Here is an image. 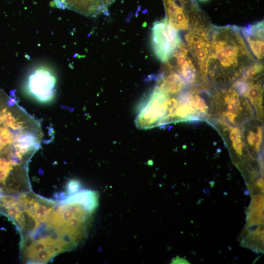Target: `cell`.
I'll use <instances>...</instances> for the list:
<instances>
[{
    "mask_svg": "<svg viewBox=\"0 0 264 264\" xmlns=\"http://www.w3.org/2000/svg\"><path fill=\"white\" fill-rule=\"evenodd\" d=\"M170 96L155 86L140 109L135 121L136 126L145 130L162 125L167 114Z\"/></svg>",
    "mask_w": 264,
    "mask_h": 264,
    "instance_id": "5b68a950",
    "label": "cell"
},
{
    "mask_svg": "<svg viewBox=\"0 0 264 264\" xmlns=\"http://www.w3.org/2000/svg\"><path fill=\"white\" fill-rule=\"evenodd\" d=\"M192 105L199 114L205 115L208 113V106L204 100L197 93L189 92Z\"/></svg>",
    "mask_w": 264,
    "mask_h": 264,
    "instance_id": "2e32d148",
    "label": "cell"
},
{
    "mask_svg": "<svg viewBox=\"0 0 264 264\" xmlns=\"http://www.w3.org/2000/svg\"><path fill=\"white\" fill-rule=\"evenodd\" d=\"M263 139V130L261 127L258 126L256 132L253 130L248 132L246 136L248 145L254 149L256 152H259Z\"/></svg>",
    "mask_w": 264,
    "mask_h": 264,
    "instance_id": "5bb4252c",
    "label": "cell"
},
{
    "mask_svg": "<svg viewBox=\"0 0 264 264\" xmlns=\"http://www.w3.org/2000/svg\"><path fill=\"white\" fill-rule=\"evenodd\" d=\"M40 147L21 145L0 153V195H16L31 191L28 164Z\"/></svg>",
    "mask_w": 264,
    "mask_h": 264,
    "instance_id": "3957f363",
    "label": "cell"
},
{
    "mask_svg": "<svg viewBox=\"0 0 264 264\" xmlns=\"http://www.w3.org/2000/svg\"><path fill=\"white\" fill-rule=\"evenodd\" d=\"M233 147L237 154L241 155L242 154V150L244 148V143L242 140V137L232 141Z\"/></svg>",
    "mask_w": 264,
    "mask_h": 264,
    "instance_id": "e0dca14e",
    "label": "cell"
},
{
    "mask_svg": "<svg viewBox=\"0 0 264 264\" xmlns=\"http://www.w3.org/2000/svg\"><path fill=\"white\" fill-rule=\"evenodd\" d=\"M241 137H242L241 132L238 128L234 127L231 129L229 138L232 142Z\"/></svg>",
    "mask_w": 264,
    "mask_h": 264,
    "instance_id": "ac0fdd59",
    "label": "cell"
},
{
    "mask_svg": "<svg viewBox=\"0 0 264 264\" xmlns=\"http://www.w3.org/2000/svg\"><path fill=\"white\" fill-rule=\"evenodd\" d=\"M258 78L247 81V88L243 97L249 100L262 116L263 88L261 80H258Z\"/></svg>",
    "mask_w": 264,
    "mask_h": 264,
    "instance_id": "4fadbf2b",
    "label": "cell"
},
{
    "mask_svg": "<svg viewBox=\"0 0 264 264\" xmlns=\"http://www.w3.org/2000/svg\"><path fill=\"white\" fill-rule=\"evenodd\" d=\"M241 31L251 52L259 60L264 58V22L243 27Z\"/></svg>",
    "mask_w": 264,
    "mask_h": 264,
    "instance_id": "30bf717a",
    "label": "cell"
},
{
    "mask_svg": "<svg viewBox=\"0 0 264 264\" xmlns=\"http://www.w3.org/2000/svg\"><path fill=\"white\" fill-rule=\"evenodd\" d=\"M181 42L178 30L166 18L154 23L151 42L153 51L158 60L163 63L167 62Z\"/></svg>",
    "mask_w": 264,
    "mask_h": 264,
    "instance_id": "8992f818",
    "label": "cell"
},
{
    "mask_svg": "<svg viewBox=\"0 0 264 264\" xmlns=\"http://www.w3.org/2000/svg\"><path fill=\"white\" fill-rule=\"evenodd\" d=\"M173 263L176 264H190L186 260L179 258L178 256L176 257V261H173Z\"/></svg>",
    "mask_w": 264,
    "mask_h": 264,
    "instance_id": "d6986e66",
    "label": "cell"
},
{
    "mask_svg": "<svg viewBox=\"0 0 264 264\" xmlns=\"http://www.w3.org/2000/svg\"><path fill=\"white\" fill-rule=\"evenodd\" d=\"M223 97V102L226 105V110L224 116L231 123L235 124L236 119L242 110L240 95L233 88L219 92Z\"/></svg>",
    "mask_w": 264,
    "mask_h": 264,
    "instance_id": "7c38bea8",
    "label": "cell"
},
{
    "mask_svg": "<svg viewBox=\"0 0 264 264\" xmlns=\"http://www.w3.org/2000/svg\"><path fill=\"white\" fill-rule=\"evenodd\" d=\"M254 62L239 27L211 28L208 73L213 80L222 83L232 82Z\"/></svg>",
    "mask_w": 264,
    "mask_h": 264,
    "instance_id": "7a4b0ae2",
    "label": "cell"
},
{
    "mask_svg": "<svg viewBox=\"0 0 264 264\" xmlns=\"http://www.w3.org/2000/svg\"><path fill=\"white\" fill-rule=\"evenodd\" d=\"M56 78L53 72L45 67H38L28 75L25 84L26 93L43 103L51 101L55 94Z\"/></svg>",
    "mask_w": 264,
    "mask_h": 264,
    "instance_id": "52a82bcc",
    "label": "cell"
},
{
    "mask_svg": "<svg viewBox=\"0 0 264 264\" xmlns=\"http://www.w3.org/2000/svg\"><path fill=\"white\" fill-rule=\"evenodd\" d=\"M263 69L262 63L254 62L245 70L241 79L247 81L257 78L262 73Z\"/></svg>",
    "mask_w": 264,
    "mask_h": 264,
    "instance_id": "9a60e30c",
    "label": "cell"
},
{
    "mask_svg": "<svg viewBox=\"0 0 264 264\" xmlns=\"http://www.w3.org/2000/svg\"><path fill=\"white\" fill-rule=\"evenodd\" d=\"M202 12L195 17L185 35L186 44L197 66L204 78L208 74L210 31Z\"/></svg>",
    "mask_w": 264,
    "mask_h": 264,
    "instance_id": "277c9868",
    "label": "cell"
},
{
    "mask_svg": "<svg viewBox=\"0 0 264 264\" xmlns=\"http://www.w3.org/2000/svg\"><path fill=\"white\" fill-rule=\"evenodd\" d=\"M178 102L169 116L167 123L181 120H199L200 114L194 108L190 99L189 92L182 93L177 98Z\"/></svg>",
    "mask_w": 264,
    "mask_h": 264,
    "instance_id": "8fae6325",
    "label": "cell"
},
{
    "mask_svg": "<svg viewBox=\"0 0 264 264\" xmlns=\"http://www.w3.org/2000/svg\"><path fill=\"white\" fill-rule=\"evenodd\" d=\"M165 63L178 73L187 85L192 84L196 81L197 69L184 42L180 44Z\"/></svg>",
    "mask_w": 264,
    "mask_h": 264,
    "instance_id": "9c48e42d",
    "label": "cell"
},
{
    "mask_svg": "<svg viewBox=\"0 0 264 264\" xmlns=\"http://www.w3.org/2000/svg\"><path fill=\"white\" fill-rule=\"evenodd\" d=\"M166 19L177 30L187 31L190 22L199 10L195 0H163Z\"/></svg>",
    "mask_w": 264,
    "mask_h": 264,
    "instance_id": "ba28073f",
    "label": "cell"
},
{
    "mask_svg": "<svg viewBox=\"0 0 264 264\" xmlns=\"http://www.w3.org/2000/svg\"><path fill=\"white\" fill-rule=\"evenodd\" d=\"M201 0V1H206L207 0Z\"/></svg>",
    "mask_w": 264,
    "mask_h": 264,
    "instance_id": "ffe728a7",
    "label": "cell"
},
{
    "mask_svg": "<svg viewBox=\"0 0 264 264\" xmlns=\"http://www.w3.org/2000/svg\"><path fill=\"white\" fill-rule=\"evenodd\" d=\"M93 191L70 192L28 234L21 238L20 257L27 264H45L86 239L98 205Z\"/></svg>",
    "mask_w": 264,
    "mask_h": 264,
    "instance_id": "6da1fadb",
    "label": "cell"
}]
</instances>
